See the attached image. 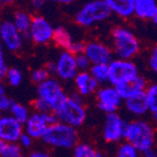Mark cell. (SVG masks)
Wrapping results in <instances>:
<instances>
[{
    "label": "cell",
    "mask_w": 157,
    "mask_h": 157,
    "mask_svg": "<svg viewBox=\"0 0 157 157\" xmlns=\"http://www.w3.org/2000/svg\"><path fill=\"white\" fill-rule=\"evenodd\" d=\"M123 139L125 143L142 154L154 149L155 128L152 123L144 119H133L126 122Z\"/></svg>",
    "instance_id": "obj_1"
},
{
    "label": "cell",
    "mask_w": 157,
    "mask_h": 157,
    "mask_svg": "<svg viewBox=\"0 0 157 157\" xmlns=\"http://www.w3.org/2000/svg\"><path fill=\"white\" fill-rule=\"evenodd\" d=\"M111 50L118 59L132 60L141 51V43L132 30L126 26H115L111 31Z\"/></svg>",
    "instance_id": "obj_2"
},
{
    "label": "cell",
    "mask_w": 157,
    "mask_h": 157,
    "mask_svg": "<svg viewBox=\"0 0 157 157\" xmlns=\"http://www.w3.org/2000/svg\"><path fill=\"white\" fill-rule=\"evenodd\" d=\"M57 122L71 126L74 128H80L87 118V110L84 102L78 96L66 97L54 111Z\"/></svg>",
    "instance_id": "obj_3"
},
{
    "label": "cell",
    "mask_w": 157,
    "mask_h": 157,
    "mask_svg": "<svg viewBox=\"0 0 157 157\" xmlns=\"http://www.w3.org/2000/svg\"><path fill=\"white\" fill-rule=\"evenodd\" d=\"M78 139L77 128L56 122L47 128L46 133L42 137V141L54 148L71 149L79 143Z\"/></svg>",
    "instance_id": "obj_4"
},
{
    "label": "cell",
    "mask_w": 157,
    "mask_h": 157,
    "mask_svg": "<svg viewBox=\"0 0 157 157\" xmlns=\"http://www.w3.org/2000/svg\"><path fill=\"white\" fill-rule=\"evenodd\" d=\"M111 14L107 0H94L81 6L75 16V21L80 26L90 28L96 23L107 21Z\"/></svg>",
    "instance_id": "obj_5"
},
{
    "label": "cell",
    "mask_w": 157,
    "mask_h": 157,
    "mask_svg": "<svg viewBox=\"0 0 157 157\" xmlns=\"http://www.w3.org/2000/svg\"><path fill=\"white\" fill-rule=\"evenodd\" d=\"M36 94L37 99L41 100L52 113L67 97L62 82L54 77H51L44 82L37 85Z\"/></svg>",
    "instance_id": "obj_6"
},
{
    "label": "cell",
    "mask_w": 157,
    "mask_h": 157,
    "mask_svg": "<svg viewBox=\"0 0 157 157\" xmlns=\"http://www.w3.org/2000/svg\"><path fill=\"white\" fill-rule=\"evenodd\" d=\"M108 71H109L108 82L113 87L131 80L140 75L139 67L133 60H123L118 58H113L108 64Z\"/></svg>",
    "instance_id": "obj_7"
},
{
    "label": "cell",
    "mask_w": 157,
    "mask_h": 157,
    "mask_svg": "<svg viewBox=\"0 0 157 157\" xmlns=\"http://www.w3.org/2000/svg\"><path fill=\"white\" fill-rule=\"evenodd\" d=\"M56 122L57 120L52 112H33L30 114L29 119L23 124V132L28 134L32 140H42L47 128Z\"/></svg>",
    "instance_id": "obj_8"
},
{
    "label": "cell",
    "mask_w": 157,
    "mask_h": 157,
    "mask_svg": "<svg viewBox=\"0 0 157 157\" xmlns=\"http://www.w3.org/2000/svg\"><path fill=\"white\" fill-rule=\"evenodd\" d=\"M126 121L122 119L118 112L105 114L103 128H102V136L107 143H119L123 140L124 130H125Z\"/></svg>",
    "instance_id": "obj_9"
},
{
    "label": "cell",
    "mask_w": 157,
    "mask_h": 157,
    "mask_svg": "<svg viewBox=\"0 0 157 157\" xmlns=\"http://www.w3.org/2000/svg\"><path fill=\"white\" fill-rule=\"evenodd\" d=\"M96 101L97 107L105 114L115 113L122 105L123 100L121 99L118 90L113 86L99 87L96 91Z\"/></svg>",
    "instance_id": "obj_10"
},
{
    "label": "cell",
    "mask_w": 157,
    "mask_h": 157,
    "mask_svg": "<svg viewBox=\"0 0 157 157\" xmlns=\"http://www.w3.org/2000/svg\"><path fill=\"white\" fill-rule=\"evenodd\" d=\"M53 33H54V28L46 18L42 16H35L32 18L28 35L34 44L46 45L51 43Z\"/></svg>",
    "instance_id": "obj_11"
},
{
    "label": "cell",
    "mask_w": 157,
    "mask_h": 157,
    "mask_svg": "<svg viewBox=\"0 0 157 157\" xmlns=\"http://www.w3.org/2000/svg\"><path fill=\"white\" fill-rule=\"evenodd\" d=\"M82 53L91 65H108L114 58L111 47L100 41H89L85 43Z\"/></svg>",
    "instance_id": "obj_12"
},
{
    "label": "cell",
    "mask_w": 157,
    "mask_h": 157,
    "mask_svg": "<svg viewBox=\"0 0 157 157\" xmlns=\"http://www.w3.org/2000/svg\"><path fill=\"white\" fill-rule=\"evenodd\" d=\"M0 44L3 50L9 52H19L23 46V35L14 28L11 20L0 22Z\"/></svg>",
    "instance_id": "obj_13"
},
{
    "label": "cell",
    "mask_w": 157,
    "mask_h": 157,
    "mask_svg": "<svg viewBox=\"0 0 157 157\" xmlns=\"http://www.w3.org/2000/svg\"><path fill=\"white\" fill-rule=\"evenodd\" d=\"M77 73L78 71H77L76 62H75V55L73 53L62 51L56 62L54 63L53 74H55L59 81H71L75 78Z\"/></svg>",
    "instance_id": "obj_14"
},
{
    "label": "cell",
    "mask_w": 157,
    "mask_h": 157,
    "mask_svg": "<svg viewBox=\"0 0 157 157\" xmlns=\"http://www.w3.org/2000/svg\"><path fill=\"white\" fill-rule=\"evenodd\" d=\"M23 134V125L9 114L0 115V141L3 143H18Z\"/></svg>",
    "instance_id": "obj_15"
},
{
    "label": "cell",
    "mask_w": 157,
    "mask_h": 157,
    "mask_svg": "<svg viewBox=\"0 0 157 157\" xmlns=\"http://www.w3.org/2000/svg\"><path fill=\"white\" fill-rule=\"evenodd\" d=\"M77 96L80 98L90 97L96 94L99 85L89 74V71H78L73 79Z\"/></svg>",
    "instance_id": "obj_16"
},
{
    "label": "cell",
    "mask_w": 157,
    "mask_h": 157,
    "mask_svg": "<svg viewBox=\"0 0 157 157\" xmlns=\"http://www.w3.org/2000/svg\"><path fill=\"white\" fill-rule=\"evenodd\" d=\"M147 80L143 76L139 75V76L134 77L131 80H128L123 84L119 85L115 87V89L118 90L119 94L122 100L130 99L132 97H135L137 94L144 92L147 87Z\"/></svg>",
    "instance_id": "obj_17"
},
{
    "label": "cell",
    "mask_w": 157,
    "mask_h": 157,
    "mask_svg": "<svg viewBox=\"0 0 157 157\" xmlns=\"http://www.w3.org/2000/svg\"><path fill=\"white\" fill-rule=\"evenodd\" d=\"M134 17L152 21L153 23L157 22V2L156 0H134Z\"/></svg>",
    "instance_id": "obj_18"
},
{
    "label": "cell",
    "mask_w": 157,
    "mask_h": 157,
    "mask_svg": "<svg viewBox=\"0 0 157 157\" xmlns=\"http://www.w3.org/2000/svg\"><path fill=\"white\" fill-rule=\"evenodd\" d=\"M124 105H125L128 112L136 117L137 119H141L142 117H144L148 113V108H147L144 92L137 94L135 97L130 98V99L124 100Z\"/></svg>",
    "instance_id": "obj_19"
},
{
    "label": "cell",
    "mask_w": 157,
    "mask_h": 157,
    "mask_svg": "<svg viewBox=\"0 0 157 157\" xmlns=\"http://www.w3.org/2000/svg\"><path fill=\"white\" fill-rule=\"evenodd\" d=\"M111 13L121 19L134 17V0H107Z\"/></svg>",
    "instance_id": "obj_20"
},
{
    "label": "cell",
    "mask_w": 157,
    "mask_h": 157,
    "mask_svg": "<svg viewBox=\"0 0 157 157\" xmlns=\"http://www.w3.org/2000/svg\"><path fill=\"white\" fill-rule=\"evenodd\" d=\"M32 18H33V17H32L26 10L19 9V10L13 12L11 22H12V24L14 25V28H16L22 35H24V34H28V32H29L30 26H31Z\"/></svg>",
    "instance_id": "obj_21"
},
{
    "label": "cell",
    "mask_w": 157,
    "mask_h": 157,
    "mask_svg": "<svg viewBox=\"0 0 157 157\" xmlns=\"http://www.w3.org/2000/svg\"><path fill=\"white\" fill-rule=\"evenodd\" d=\"M52 42L57 47L62 48L63 51L71 53L74 40H73V37H71V33L68 32V30H66L63 26H58V28L54 29Z\"/></svg>",
    "instance_id": "obj_22"
},
{
    "label": "cell",
    "mask_w": 157,
    "mask_h": 157,
    "mask_svg": "<svg viewBox=\"0 0 157 157\" xmlns=\"http://www.w3.org/2000/svg\"><path fill=\"white\" fill-rule=\"evenodd\" d=\"M30 114H31V112H30L29 108L17 101H13L10 109H9V115L22 125L29 119Z\"/></svg>",
    "instance_id": "obj_23"
},
{
    "label": "cell",
    "mask_w": 157,
    "mask_h": 157,
    "mask_svg": "<svg viewBox=\"0 0 157 157\" xmlns=\"http://www.w3.org/2000/svg\"><path fill=\"white\" fill-rule=\"evenodd\" d=\"M145 100H146L148 112H151L156 119L157 115V86L156 84H149L147 85L146 89L144 91Z\"/></svg>",
    "instance_id": "obj_24"
},
{
    "label": "cell",
    "mask_w": 157,
    "mask_h": 157,
    "mask_svg": "<svg viewBox=\"0 0 157 157\" xmlns=\"http://www.w3.org/2000/svg\"><path fill=\"white\" fill-rule=\"evenodd\" d=\"M88 71L92 78L97 81L98 85H105L108 82L109 79L108 65H91Z\"/></svg>",
    "instance_id": "obj_25"
},
{
    "label": "cell",
    "mask_w": 157,
    "mask_h": 157,
    "mask_svg": "<svg viewBox=\"0 0 157 157\" xmlns=\"http://www.w3.org/2000/svg\"><path fill=\"white\" fill-rule=\"evenodd\" d=\"M0 157H26L18 143H3L0 148Z\"/></svg>",
    "instance_id": "obj_26"
},
{
    "label": "cell",
    "mask_w": 157,
    "mask_h": 157,
    "mask_svg": "<svg viewBox=\"0 0 157 157\" xmlns=\"http://www.w3.org/2000/svg\"><path fill=\"white\" fill-rule=\"evenodd\" d=\"M3 80L11 87H19L23 80V74L18 67H8Z\"/></svg>",
    "instance_id": "obj_27"
},
{
    "label": "cell",
    "mask_w": 157,
    "mask_h": 157,
    "mask_svg": "<svg viewBox=\"0 0 157 157\" xmlns=\"http://www.w3.org/2000/svg\"><path fill=\"white\" fill-rule=\"evenodd\" d=\"M97 151L88 143H78L73 148V157H96Z\"/></svg>",
    "instance_id": "obj_28"
},
{
    "label": "cell",
    "mask_w": 157,
    "mask_h": 157,
    "mask_svg": "<svg viewBox=\"0 0 157 157\" xmlns=\"http://www.w3.org/2000/svg\"><path fill=\"white\" fill-rule=\"evenodd\" d=\"M51 77H52V75H51V73L48 71V69L46 67L35 68V69H33L31 71V75H30V78H31L32 82L35 84L36 86L44 82L45 80H47Z\"/></svg>",
    "instance_id": "obj_29"
},
{
    "label": "cell",
    "mask_w": 157,
    "mask_h": 157,
    "mask_svg": "<svg viewBox=\"0 0 157 157\" xmlns=\"http://www.w3.org/2000/svg\"><path fill=\"white\" fill-rule=\"evenodd\" d=\"M115 157H141V154L133 146L124 142L118 147Z\"/></svg>",
    "instance_id": "obj_30"
},
{
    "label": "cell",
    "mask_w": 157,
    "mask_h": 157,
    "mask_svg": "<svg viewBox=\"0 0 157 157\" xmlns=\"http://www.w3.org/2000/svg\"><path fill=\"white\" fill-rule=\"evenodd\" d=\"M75 62H76V67L78 71H88L91 67V64L88 60V58L85 56L84 53H79L75 55Z\"/></svg>",
    "instance_id": "obj_31"
},
{
    "label": "cell",
    "mask_w": 157,
    "mask_h": 157,
    "mask_svg": "<svg viewBox=\"0 0 157 157\" xmlns=\"http://www.w3.org/2000/svg\"><path fill=\"white\" fill-rule=\"evenodd\" d=\"M8 66L6 63V57H5V50L0 44V81H2L5 79L6 73H7Z\"/></svg>",
    "instance_id": "obj_32"
},
{
    "label": "cell",
    "mask_w": 157,
    "mask_h": 157,
    "mask_svg": "<svg viewBox=\"0 0 157 157\" xmlns=\"http://www.w3.org/2000/svg\"><path fill=\"white\" fill-rule=\"evenodd\" d=\"M33 142H34V140H32L28 134H25L23 132V134H22V135L20 136V139H19L18 144H19V146L23 149V151H25V149L31 148L32 145H33Z\"/></svg>",
    "instance_id": "obj_33"
},
{
    "label": "cell",
    "mask_w": 157,
    "mask_h": 157,
    "mask_svg": "<svg viewBox=\"0 0 157 157\" xmlns=\"http://www.w3.org/2000/svg\"><path fill=\"white\" fill-rule=\"evenodd\" d=\"M13 100L11 98H9L7 94L0 97V113H6L9 112V109H10L11 105H12Z\"/></svg>",
    "instance_id": "obj_34"
},
{
    "label": "cell",
    "mask_w": 157,
    "mask_h": 157,
    "mask_svg": "<svg viewBox=\"0 0 157 157\" xmlns=\"http://www.w3.org/2000/svg\"><path fill=\"white\" fill-rule=\"evenodd\" d=\"M147 64H148V67L152 69L153 71H157V48L154 47L151 53H149V56L147 58Z\"/></svg>",
    "instance_id": "obj_35"
},
{
    "label": "cell",
    "mask_w": 157,
    "mask_h": 157,
    "mask_svg": "<svg viewBox=\"0 0 157 157\" xmlns=\"http://www.w3.org/2000/svg\"><path fill=\"white\" fill-rule=\"evenodd\" d=\"M26 157H54L52 154H50L46 151H41V149H36V151H32Z\"/></svg>",
    "instance_id": "obj_36"
},
{
    "label": "cell",
    "mask_w": 157,
    "mask_h": 157,
    "mask_svg": "<svg viewBox=\"0 0 157 157\" xmlns=\"http://www.w3.org/2000/svg\"><path fill=\"white\" fill-rule=\"evenodd\" d=\"M141 157H157L156 151L155 149H151V151H147L145 153H142Z\"/></svg>",
    "instance_id": "obj_37"
},
{
    "label": "cell",
    "mask_w": 157,
    "mask_h": 157,
    "mask_svg": "<svg viewBox=\"0 0 157 157\" xmlns=\"http://www.w3.org/2000/svg\"><path fill=\"white\" fill-rule=\"evenodd\" d=\"M6 94V87H5V84H3L2 81H0V97H2L5 96Z\"/></svg>",
    "instance_id": "obj_38"
},
{
    "label": "cell",
    "mask_w": 157,
    "mask_h": 157,
    "mask_svg": "<svg viewBox=\"0 0 157 157\" xmlns=\"http://www.w3.org/2000/svg\"><path fill=\"white\" fill-rule=\"evenodd\" d=\"M3 7H5V1H0V11L2 10Z\"/></svg>",
    "instance_id": "obj_39"
}]
</instances>
